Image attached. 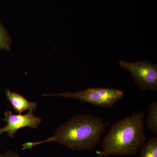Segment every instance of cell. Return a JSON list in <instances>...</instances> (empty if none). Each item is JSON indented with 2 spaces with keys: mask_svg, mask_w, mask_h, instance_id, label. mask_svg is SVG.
<instances>
[{
  "mask_svg": "<svg viewBox=\"0 0 157 157\" xmlns=\"http://www.w3.org/2000/svg\"><path fill=\"white\" fill-rule=\"evenodd\" d=\"M109 124L90 114L75 116L59 127L52 137L41 141L25 142L23 144L22 149L55 142L73 150H93L101 142V137Z\"/></svg>",
  "mask_w": 157,
  "mask_h": 157,
  "instance_id": "1",
  "label": "cell"
},
{
  "mask_svg": "<svg viewBox=\"0 0 157 157\" xmlns=\"http://www.w3.org/2000/svg\"><path fill=\"white\" fill-rule=\"evenodd\" d=\"M144 119L143 111L134 112L113 124L103 138L98 157L137 155L146 139Z\"/></svg>",
  "mask_w": 157,
  "mask_h": 157,
  "instance_id": "2",
  "label": "cell"
},
{
  "mask_svg": "<svg viewBox=\"0 0 157 157\" xmlns=\"http://www.w3.org/2000/svg\"><path fill=\"white\" fill-rule=\"evenodd\" d=\"M42 96H57L61 98H74L81 102H86L102 107H112L117 101L125 96L122 90L110 88H89L83 91L71 93L69 92L58 94H43Z\"/></svg>",
  "mask_w": 157,
  "mask_h": 157,
  "instance_id": "3",
  "label": "cell"
},
{
  "mask_svg": "<svg viewBox=\"0 0 157 157\" xmlns=\"http://www.w3.org/2000/svg\"><path fill=\"white\" fill-rule=\"evenodd\" d=\"M121 67L129 71L137 86L142 91H157V66L147 60L129 63L121 60Z\"/></svg>",
  "mask_w": 157,
  "mask_h": 157,
  "instance_id": "4",
  "label": "cell"
},
{
  "mask_svg": "<svg viewBox=\"0 0 157 157\" xmlns=\"http://www.w3.org/2000/svg\"><path fill=\"white\" fill-rule=\"evenodd\" d=\"M4 121L7 123L6 126L0 128V136L6 133L9 137L13 138L17 130L28 127L30 128L37 129L42 121L41 117L36 116L33 111H30L25 114H14L10 110L5 113Z\"/></svg>",
  "mask_w": 157,
  "mask_h": 157,
  "instance_id": "5",
  "label": "cell"
},
{
  "mask_svg": "<svg viewBox=\"0 0 157 157\" xmlns=\"http://www.w3.org/2000/svg\"><path fill=\"white\" fill-rule=\"evenodd\" d=\"M6 94L7 100L11 103L14 111L18 114H21L25 110L33 111L36 109V103L28 101L24 96L17 92L11 91L8 89L6 90Z\"/></svg>",
  "mask_w": 157,
  "mask_h": 157,
  "instance_id": "6",
  "label": "cell"
},
{
  "mask_svg": "<svg viewBox=\"0 0 157 157\" xmlns=\"http://www.w3.org/2000/svg\"><path fill=\"white\" fill-rule=\"evenodd\" d=\"M139 157H157V137H152L142 144Z\"/></svg>",
  "mask_w": 157,
  "mask_h": 157,
  "instance_id": "7",
  "label": "cell"
},
{
  "mask_svg": "<svg viewBox=\"0 0 157 157\" xmlns=\"http://www.w3.org/2000/svg\"><path fill=\"white\" fill-rule=\"evenodd\" d=\"M147 126L155 135L157 134V102H154L148 107Z\"/></svg>",
  "mask_w": 157,
  "mask_h": 157,
  "instance_id": "8",
  "label": "cell"
},
{
  "mask_svg": "<svg viewBox=\"0 0 157 157\" xmlns=\"http://www.w3.org/2000/svg\"><path fill=\"white\" fill-rule=\"evenodd\" d=\"M11 39L9 37L7 30L4 28L0 21V49L9 51Z\"/></svg>",
  "mask_w": 157,
  "mask_h": 157,
  "instance_id": "9",
  "label": "cell"
},
{
  "mask_svg": "<svg viewBox=\"0 0 157 157\" xmlns=\"http://www.w3.org/2000/svg\"><path fill=\"white\" fill-rule=\"evenodd\" d=\"M0 157H20L17 153L15 152L8 151L3 154H1Z\"/></svg>",
  "mask_w": 157,
  "mask_h": 157,
  "instance_id": "10",
  "label": "cell"
},
{
  "mask_svg": "<svg viewBox=\"0 0 157 157\" xmlns=\"http://www.w3.org/2000/svg\"><path fill=\"white\" fill-rule=\"evenodd\" d=\"M1 154H0V156H1Z\"/></svg>",
  "mask_w": 157,
  "mask_h": 157,
  "instance_id": "11",
  "label": "cell"
}]
</instances>
